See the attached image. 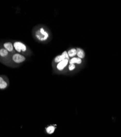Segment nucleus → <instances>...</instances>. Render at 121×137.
I'll use <instances>...</instances> for the list:
<instances>
[{"mask_svg":"<svg viewBox=\"0 0 121 137\" xmlns=\"http://www.w3.org/2000/svg\"><path fill=\"white\" fill-rule=\"evenodd\" d=\"M69 60L68 59H64L61 61V62H59L57 65V69L60 71L63 70V69L66 67L67 65H68V64L69 63Z\"/></svg>","mask_w":121,"mask_h":137,"instance_id":"nucleus-5","label":"nucleus"},{"mask_svg":"<svg viewBox=\"0 0 121 137\" xmlns=\"http://www.w3.org/2000/svg\"><path fill=\"white\" fill-rule=\"evenodd\" d=\"M14 48L15 49L16 51L19 53L25 52L26 51L27 47L24 43L20 41H15L13 44Z\"/></svg>","mask_w":121,"mask_h":137,"instance_id":"nucleus-2","label":"nucleus"},{"mask_svg":"<svg viewBox=\"0 0 121 137\" xmlns=\"http://www.w3.org/2000/svg\"><path fill=\"white\" fill-rule=\"evenodd\" d=\"M35 36L39 41H44L47 40L49 37V33L44 30V29L41 27L35 32Z\"/></svg>","mask_w":121,"mask_h":137,"instance_id":"nucleus-1","label":"nucleus"},{"mask_svg":"<svg viewBox=\"0 0 121 137\" xmlns=\"http://www.w3.org/2000/svg\"><path fill=\"white\" fill-rule=\"evenodd\" d=\"M69 64H75V63H76V64H80L82 63V59L79 58H76V57H73L69 61Z\"/></svg>","mask_w":121,"mask_h":137,"instance_id":"nucleus-10","label":"nucleus"},{"mask_svg":"<svg viewBox=\"0 0 121 137\" xmlns=\"http://www.w3.org/2000/svg\"><path fill=\"white\" fill-rule=\"evenodd\" d=\"M67 52L69 57L73 58L75 55H76V49H75V48H72V49L69 50Z\"/></svg>","mask_w":121,"mask_h":137,"instance_id":"nucleus-11","label":"nucleus"},{"mask_svg":"<svg viewBox=\"0 0 121 137\" xmlns=\"http://www.w3.org/2000/svg\"><path fill=\"white\" fill-rule=\"evenodd\" d=\"M56 126L54 125H49L45 128V131L48 134H53L55 131Z\"/></svg>","mask_w":121,"mask_h":137,"instance_id":"nucleus-7","label":"nucleus"},{"mask_svg":"<svg viewBox=\"0 0 121 137\" xmlns=\"http://www.w3.org/2000/svg\"><path fill=\"white\" fill-rule=\"evenodd\" d=\"M4 48H5L6 50H7L8 52H12L14 50V46L12 42H7L3 44Z\"/></svg>","mask_w":121,"mask_h":137,"instance_id":"nucleus-6","label":"nucleus"},{"mask_svg":"<svg viewBox=\"0 0 121 137\" xmlns=\"http://www.w3.org/2000/svg\"><path fill=\"white\" fill-rule=\"evenodd\" d=\"M76 55L78 56V58L80 59H83L85 56V53L82 49L81 48H77L76 49Z\"/></svg>","mask_w":121,"mask_h":137,"instance_id":"nucleus-9","label":"nucleus"},{"mask_svg":"<svg viewBox=\"0 0 121 137\" xmlns=\"http://www.w3.org/2000/svg\"><path fill=\"white\" fill-rule=\"evenodd\" d=\"M8 87V83L3 79L2 77L0 76V89H5Z\"/></svg>","mask_w":121,"mask_h":137,"instance_id":"nucleus-8","label":"nucleus"},{"mask_svg":"<svg viewBox=\"0 0 121 137\" xmlns=\"http://www.w3.org/2000/svg\"><path fill=\"white\" fill-rule=\"evenodd\" d=\"M8 52L5 48H1L0 49V56L2 57H6L8 55Z\"/></svg>","mask_w":121,"mask_h":137,"instance_id":"nucleus-12","label":"nucleus"},{"mask_svg":"<svg viewBox=\"0 0 121 137\" xmlns=\"http://www.w3.org/2000/svg\"><path fill=\"white\" fill-rule=\"evenodd\" d=\"M68 59L69 60V56L68 54V52L67 51H64L62 54L61 55H59L55 57V59H54V61L56 63H58L60 62H61L64 59Z\"/></svg>","mask_w":121,"mask_h":137,"instance_id":"nucleus-4","label":"nucleus"},{"mask_svg":"<svg viewBox=\"0 0 121 137\" xmlns=\"http://www.w3.org/2000/svg\"><path fill=\"white\" fill-rule=\"evenodd\" d=\"M75 69V65L74 64H69V65L68 69L70 71L74 70Z\"/></svg>","mask_w":121,"mask_h":137,"instance_id":"nucleus-13","label":"nucleus"},{"mask_svg":"<svg viewBox=\"0 0 121 137\" xmlns=\"http://www.w3.org/2000/svg\"><path fill=\"white\" fill-rule=\"evenodd\" d=\"M12 59L16 63H21L26 60V58L20 53H15L12 56Z\"/></svg>","mask_w":121,"mask_h":137,"instance_id":"nucleus-3","label":"nucleus"}]
</instances>
